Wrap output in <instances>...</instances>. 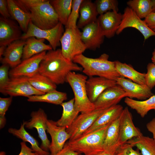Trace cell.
Masks as SVG:
<instances>
[{"instance_id": "6da1fadb", "label": "cell", "mask_w": 155, "mask_h": 155, "mask_svg": "<svg viewBox=\"0 0 155 155\" xmlns=\"http://www.w3.org/2000/svg\"><path fill=\"white\" fill-rule=\"evenodd\" d=\"M83 68L65 58L61 49L48 51L40 65L38 72L56 85L66 82L67 76L72 71H82Z\"/></svg>"}, {"instance_id": "7a4b0ae2", "label": "cell", "mask_w": 155, "mask_h": 155, "mask_svg": "<svg viewBox=\"0 0 155 155\" xmlns=\"http://www.w3.org/2000/svg\"><path fill=\"white\" fill-rule=\"evenodd\" d=\"M18 2L29 13L31 21L42 29H51L59 22L57 15L48 0H18Z\"/></svg>"}, {"instance_id": "3957f363", "label": "cell", "mask_w": 155, "mask_h": 155, "mask_svg": "<svg viewBox=\"0 0 155 155\" xmlns=\"http://www.w3.org/2000/svg\"><path fill=\"white\" fill-rule=\"evenodd\" d=\"M109 57L106 53L95 58L81 54L75 56L72 61L80 65L83 68L82 72L89 77L96 76L116 81L121 76L115 69V61L109 60Z\"/></svg>"}, {"instance_id": "277c9868", "label": "cell", "mask_w": 155, "mask_h": 155, "mask_svg": "<svg viewBox=\"0 0 155 155\" xmlns=\"http://www.w3.org/2000/svg\"><path fill=\"white\" fill-rule=\"evenodd\" d=\"M109 125L75 140L69 141L67 143L72 150L79 154L84 155L99 154L104 151L103 142Z\"/></svg>"}, {"instance_id": "5b68a950", "label": "cell", "mask_w": 155, "mask_h": 155, "mask_svg": "<svg viewBox=\"0 0 155 155\" xmlns=\"http://www.w3.org/2000/svg\"><path fill=\"white\" fill-rule=\"evenodd\" d=\"M87 79L86 75L74 71L69 73L66 78V82L69 84L73 92L75 108L81 113L95 110L94 103L90 101L87 93L86 84Z\"/></svg>"}, {"instance_id": "8992f818", "label": "cell", "mask_w": 155, "mask_h": 155, "mask_svg": "<svg viewBox=\"0 0 155 155\" xmlns=\"http://www.w3.org/2000/svg\"><path fill=\"white\" fill-rule=\"evenodd\" d=\"M60 42L62 55L70 61L87 49L82 39L81 32L77 27L65 28Z\"/></svg>"}, {"instance_id": "52a82bcc", "label": "cell", "mask_w": 155, "mask_h": 155, "mask_svg": "<svg viewBox=\"0 0 155 155\" xmlns=\"http://www.w3.org/2000/svg\"><path fill=\"white\" fill-rule=\"evenodd\" d=\"M63 25L59 22L54 28L44 30L37 27L30 21L26 32L23 34L20 39L26 40L29 38L35 37L47 40L53 50L60 45V40L65 30Z\"/></svg>"}, {"instance_id": "ba28073f", "label": "cell", "mask_w": 155, "mask_h": 155, "mask_svg": "<svg viewBox=\"0 0 155 155\" xmlns=\"http://www.w3.org/2000/svg\"><path fill=\"white\" fill-rule=\"evenodd\" d=\"M28 79L24 76L10 77L8 82L0 87V92L12 97L23 96L28 98L33 95L44 94L32 86Z\"/></svg>"}, {"instance_id": "9c48e42d", "label": "cell", "mask_w": 155, "mask_h": 155, "mask_svg": "<svg viewBox=\"0 0 155 155\" xmlns=\"http://www.w3.org/2000/svg\"><path fill=\"white\" fill-rule=\"evenodd\" d=\"M106 109H95L88 113H81L78 115L71 125L66 128V131L70 135L69 141L80 137Z\"/></svg>"}, {"instance_id": "30bf717a", "label": "cell", "mask_w": 155, "mask_h": 155, "mask_svg": "<svg viewBox=\"0 0 155 155\" xmlns=\"http://www.w3.org/2000/svg\"><path fill=\"white\" fill-rule=\"evenodd\" d=\"M128 27L138 30L143 35L145 40L151 36H155V32L148 26L144 21L139 18L132 9L127 7L124 10L121 22L116 34H119Z\"/></svg>"}, {"instance_id": "8fae6325", "label": "cell", "mask_w": 155, "mask_h": 155, "mask_svg": "<svg viewBox=\"0 0 155 155\" xmlns=\"http://www.w3.org/2000/svg\"><path fill=\"white\" fill-rule=\"evenodd\" d=\"M31 119L25 121V127L29 129H36L38 137L41 141L40 148L44 151L48 152L50 144L46 134L47 117L44 111L40 108L37 111L31 112Z\"/></svg>"}, {"instance_id": "7c38bea8", "label": "cell", "mask_w": 155, "mask_h": 155, "mask_svg": "<svg viewBox=\"0 0 155 155\" xmlns=\"http://www.w3.org/2000/svg\"><path fill=\"white\" fill-rule=\"evenodd\" d=\"M46 124L47 132L51 139L49 148L50 155H56L63 148L70 135L66 131V127L57 126L56 121L48 119Z\"/></svg>"}, {"instance_id": "4fadbf2b", "label": "cell", "mask_w": 155, "mask_h": 155, "mask_svg": "<svg viewBox=\"0 0 155 155\" xmlns=\"http://www.w3.org/2000/svg\"><path fill=\"white\" fill-rule=\"evenodd\" d=\"M119 131L120 145L133 138L143 135L140 129L134 125L131 113L127 107L123 108L119 117Z\"/></svg>"}, {"instance_id": "5bb4252c", "label": "cell", "mask_w": 155, "mask_h": 155, "mask_svg": "<svg viewBox=\"0 0 155 155\" xmlns=\"http://www.w3.org/2000/svg\"><path fill=\"white\" fill-rule=\"evenodd\" d=\"M46 51L23 60L18 65L9 71L10 77L24 76L30 78L38 72L40 65Z\"/></svg>"}, {"instance_id": "9a60e30c", "label": "cell", "mask_w": 155, "mask_h": 155, "mask_svg": "<svg viewBox=\"0 0 155 155\" xmlns=\"http://www.w3.org/2000/svg\"><path fill=\"white\" fill-rule=\"evenodd\" d=\"M127 94L122 88L117 84L104 90L93 103L95 109L104 110L117 104Z\"/></svg>"}, {"instance_id": "2e32d148", "label": "cell", "mask_w": 155, "mask_h": 155, "mask_svg": "<svg viewBox=\"0 0 155 155\" xmlns=\"http://www.w3.org/2000/svg\"><path fill=\"white\" fill-rule=\"evenodd\" d=\"M116 81L127 94V97L131 98L143 100L154 95L146 85L140 84L122 77L117 78Z\"/></svg>"}, {"instance_id": "e0dca14e", "label": "cell", "mask_w": 155, "mask_h": 155, "mask_svg": "<svg viewBox=\"0 0 155 155\" xmlns=\"http://www.w3.org/2000/svg\"><path fill=\"white\" fill-rule=\"evenodd\" d=\"M97 21L82 29L81 38L87 49L95 50L100 48L104 37Z\"/></svg>"}, {"instance_id": "ac0fdd59", "label": "cell", "mask_w": 155, "mask_h": 155, "mask_svg": "<svg viewBox=\"0 0 155 155\" xmlns=\"http://www.w3.org/2000/svg\"><path fill=\"white\" fill-rule=\"evenodd\" d=\"M19 26L10 18L0 17V46H7L22 35Z\"/></svg>"}, {"instance_id": "d6986e66", "label": "cell", "mask_w": 155, "mask_h": 155, "mask_svg": "<svg viewBox=\"0 0 155 155\" xmlns=\"http://www.w3.org/2000/svg\"><path fill=\"white\" fill-rule=\"evenodd\" d=\"M122 15L116 11H110L100 15L97 22L102 32L107 38L113 37L121 23Z\"/></svg>"}, {"instance_id": "ffe728a7", "label": "cell", "mask_w": 155, "mask_h": 155, "mask_svg": "<svg viewBox=\"0 0 155 155\" xmlns=\"http://www.w3.org/2000/svg\"><path fill=\"white\" fill-rule=\"evenodd\" d=\"M117 84L115 80L104 77H89L87 79L86 84L87 93L89 99L93 103L104 90Z\"/></svg>"}, {"instance_id": "44dd1931", "label": "cell", "mask_w": 155, "mask_h": 155, "mask_svg": "<svg viewBox=\"0 0 155 155\" xmlns=\"http://www.w3.org/2000/svg\"><path fill=\"white\" fill-rule=\"evenodd\" d=\"M26 40L19 39L8 45L2 58L0 59L3 64L8 65L11 68L16 67L22 62L23 49Z\"/></svg>"}, {"instance_id": "7402d4cb", "label": "cell", "mask_w": 155, "mask_h": 155, "mask_svg": "<svg viewBox=\"0 0 155 155\" xmlns=\"http://www.w3.org/2000/svg\"><path fill=\"white\" fill-rule=\"evenodd\" d=\"M123 109V106L118 104L106 109L97 118L92 125L81 136L109 125L119 118Z\"/></svg>"}, {"instance_id": "603a6c76", "label": "cell", "mask_w": 155, "mask_h": 155, "mask_svg": "<svg viewBox=\"0 0 155 155\" xmlns=\"http://www.w3.org/2000/svg\"><path fill=\"white\" fill-rule=\"evenodd\" d=\"M98 15L94 3L90 0H83L80 7L77 28L82 29L86 25L96 21Z\"/></svg>"}, {"instance_id": "cb8c5ba5", "label": "cell", "mask_w": 155, "mask_h": 155, "mask_svg": "<svg viewBox=\"0 0 155 155\" xmlns=\"http://www.w3.org/2000/svg\"><path fill=\"white\" fill-rule=\"evenodd\" d=\"M7 1L11 17L17 22L21 30L26 33L31 21L29 13L23 9L17 0H7Z\"/></svg>"}, {"instance_id": "d4e9b609", "label": "cell", "mask_w": 155, "mask_h": 155, "mask_svg": "<svg viewBox=\"0 0 155 155\" xmlns=\"http://www.w3.org/2000/svg\"><path fill=\"white\" fill-rule=\"evenodd\" d=\"M45 39L31 37L26 40L23 49L22 60L30 58L43 52L52 50L50 45L45 44Z\"/></svg>"}, {"instance_id": "484cf974", "label": "cell", "mask_w": 155, "mask_h": 155, "mask_svg": "<svg viewBox=\"0 0 155 155\" xmlns=\"http://www.w3.org/2000/svg\"><path fill=\"white\" fill-rule=\"evenodd\" d=\"M119 118L108 127L103 142L104 151H115L120 145L119 143Z\"/></svg>"}, {"instance_id": "4316f807", "label": "cell", "mask_w": 155, "mask_h": 155, "mask_svg": "<svg viewBox=\"0 0 155 155\" xmlns=\"http://www.w3.org/2000/svg\"><path fill=\"white\" fill-rule=\"evenodd\" d=\"M115 69L120 75L126 78L133 82L142 85H146L145 73L140 72L131 65L122 63L118 61H115Z\"/></svg>"}, {"instance_id": "83f0119b", "label": "cell", "mask_w": 155, "mask_h": 155, "mask_svg": "<svg viewBox=\"0 0 155 155\" xmlns=\"http://www.w3.org/2000/svg\"><path fill=\"white\" fill-rule=\"evenodd\" d=\"M25 121H23L18 129L12 128H9L8 132L22 140L23 142H28L31 145V148L33 151L39 155H50V153L42 150L39 146L37 140L30 135L24 128Z\"/></svg>"}, {"instance_id": "f1b7e54d", "label": "cell", "mask_w": 155, "mask_h": 155, "mask_svg": "<svg viewBox=\"0 0 155 155\" xmlns=\"http://www.w3.org/2000/svg\"><path fill=\"white\" fill-rule=\"evenodd\" d=\"M63 108L61 118L56 121L57 125L60 127H70L78 116L79 112L75 108L74 98L69 101L63 102L60 105Z\"/></svg>"}, {"instance_id": "f546056e", "label": "cell", "mask_w": 155, "mask_h": 155, "mask_svg": "<svg viewBox=\"0 0 155 155\" xmlns=\"http://www.w3.org/2000/svg\"><path fill=\"white\" fill-rule=\"evenodd\" d=\"M127 106L135 110L142 118L144 117L151 110L155 111V95L144 100H136L128 97L124 99Z\"/></svg>"}, {"instance_id": "4dcf8cb0", "label": "cell", "mask_w": 155, "mask_h": 155, "mask_svg": "<svg viewBox=\"0 0 155 155\" xmlns=\"http://www.w3.org/2000/svg\"><path fill=\"white\" fill-rule=\"evenodd\" d=\"M126 143L136 147L142 155H155V142L152 138L142 135L133 138Z\"/></svg>"}, {"instance_id": "1f68e13d", "label": "cell", "mask_w": 155, "mask_h": 155, "mask_svg": "<svg viewBox=\"0 0 155 155\" xmlns=\"http://www.w3.org/2000/svg\"><path fill=\"white\" fill-rule=\"evenodd\" d=\"M50 2L57 15L59 22L65 26L72 9L73 0H51Z\"/></svg>"}, {"instance_id": "d6a6232c", "label": "cell", "mask_w": 155, "mask_h": 155, "mask_svg": "<svg viewBox=\"0 0 155 155\" xmlns=\"http://www.w3.org/2000/svg\"><path fill=\"white\" fill-rule=\"evenodd\" d=\"M67 99L66 93L55 90L42 95L31 96L28 98L27 100L30 102H43L61 105Z\"/></svg>"}, {"instance_id": "836d02e7", "label": "cell", "mask_w": 155, "mask_h": 155, "mask_svg": "<svg viewBox=\"0 0 155 155\" xmlns=\"http://www.w3.org/2000/svg\"><path fill=\"white\" fill-rule=\"evenodd\" d=\"M28 80L33 87L44 94L56 90L57 85L38 72Z\"/></svg>"}, {"instance_id": "e575fe53", "label": "cell", "mask_w": 155, "mask_h": 155, "mask_svg": "<svg viewBox=\"0 0 155 155\" xmlns=\"http://www.w3.org/2000/svg\"><path fill=\"white\" fill-rule=\"evenodd\" d=\"M127 4L141 19L145 18L152 12L151 0H130Z\"/></svg>"}, {"instance_id": "d590c367", "label": "cell", "mask_w": 155, "mask_h": 155, "mask_svg": "<svg viewBox=\"0 0 155 155\" xmlns=\"http://www.w3.org/2000/svg\"><path fill=\"white\" fill-rule=\"evenodd\" d=\"M98 14L101 15L110 11L118 12V1L116 0H96L94 2Z\"/></svg>"}, {"instance_id": "8d00e7d4", "label": "cell", "mask_w": 155, "mask_h": 155, "mask_svg": "<svg viewBox=\"0 0 155 155\" xmlns=\"http://www.w3.org/2000/svg\"><path fill=\"white\" fill-rule=\"evenodd\" d=\"M83 0H73L72 9L66 25V28L77 27V20L79 17L80 5Z\"/></svg>"}, {"instance_id": "74e56055", "label": "cell", "mask_w": 155, "mask_h": 155, "mask_svg": "<svg viewBox=\"0 0 155 155\" xmlns=\"http://www.w3.org/2000/svg\"><path fill=\"white\" fill-rule=\"evenodd\" d=\"M147 69L145 77L146 84L152 90L155 86V64L148 63Z\"/></svg>"}, {"instance_id": "f35d334b", "label": "cell", "mask_w": 155, "mask_h": 155, "mask_svg": "<svg viewBox=\"0 0 155 155\" xmlns=\"http://www.w3.org/2000/svg\"><path fill=\"white\" fill-rule=\"evenodd\" d=\"M131 144L126 143L120 145L117 148L115 155H142L139 150H135Z\"/></svg>"}, {"instance_id": "ab89813d", "label": "cell", "mask_w": 155, "mask_h": 155, "mask_svg": "<svg viewBox=\"0 0 155 155\" xmlns=\"http://www.w3.org/2000/svg\"><path fill=\"white\" fill-rule=\"evenodd\" d=\"M10 66L6 64H3L0 67V87L6 84L9 81V70Z\"/></svg>"}, {"instance_id": "60d3db41", "label": "cell", "mask_w": 155, "mask_h": 155, "mask_svg": "<svg viewBox=\"0 0 155 155\" xmlns=\"http://www.w3.org/2000/svg\"><path fill=\"white\" fill-rule=\"evenodd\" d=\"M13 97H0V116H5L12 101Z\"/></svg>"}, {"instance_id": "b9f144b4", "label": "cell", "mask_w": 155, "mask_h": 155, "mask_svg": "<svg viewBox=\"0 0 155 155\" xmlns=\"http://www.w3.org/2000/svg\"><path fill=\"white\" fill-rule=\"evenodd\" d=\"M0 13L4 18H11L8 8L7 0H0Z\"/></svg>"}, {"instance_id": "7bdbcfd3", "label": "cell", "mask_w": 155, "mask_h": 155, "mask_svg": "<svg viewBox=\"0 0 155 155\" xmlns=\"http://www.w3.org/2000/svg\"><path fill=\"white\" fill-rule=\"evenodd\" d=\"M21 151L18 155H39L34 152L31 148L29 147L24 142L20 143Z\"/></svg>"}, {"instance_id": "ee69618b", "label": "cell", "mask_w": 155, "mask_h": 155, "mask_svg": "<svg viewBox=\"0 0 155 155\" xmlns=\"http://www.w3.org/2000/svg\"><path fill=\"white\" fill-rule=\"evenodd\" d=\"M144 20L150 28L155 29V13L151 12Z\"/></svg>"}, {"instance_id": "f6af8a7d", "label": "cell", "mask_w": 155, "mask_h": 155, "mask_svg": "<svg viewBox=\"0 0 155 155\" xmlns=\"http://www.w3.org/2000/svg\"><path fill=\"white\" fill-rule=\"evenodd\" d=\"M79 153L72 150L68 145L65 143L63 148L56 155H78Z\"/></svg>"}, {"instance_id": "bcb514c9", "label": "cell", "mask_w": 155, "mask_h": 155, "mask_svg": "<svg viewBox=\"0 0 155 155\" xmlns=\"http://www.w3.org/2000/svg\"><path fill=\"white\" fill-rule=\"evenodd\" d=\"M146 127L148 130L152 134V138L155 142V117L146 124Z\"/></svg>"}, {"instance_id": "7dc6e473", "label": "cell", "mask_w": 155, "mask_h": 155, "mask_svg": "<svg viewBox=\"0 0 155 155\" xmlns=\"http://www.w3.org/2000/svg\"><path fill=\"white\" fill-rule=\"evenodd\" d=\"M6 120L5 116H0V128L3 129L5 126Z\"/></svg>"}, {"instance_id": "c3c4849f", "label": "cell", "mask_w": 155, "mask_h": 155, "mask_svg": "<svg viewBox=\"0 0 155 155\" xmlns=\"http://www.w3.org/2000/svg\"><path fill=\"white\" fill-rule=\"evenodd\" d=\"M115 151H104L101 153L95 155H115Z\"/></svg>"}, {"instance_id": "681fc988", "label": "cell", "mask_w": 155, "mask_h": 155, "mask_svg": "<svg viewBox=\"0 0 155 155\" xmlns=\"http://www.w3.org/2000/svg\"><path fill=\"white\" fill-rule=\"evenodd\" d=\"M6 47L4 46H0V59L2 58Z\"/></svg>"}, {"instance_id": "f907efd6", "label": "cell", "mask_w": 155, "mask_h": 155, "mask_svg": "<svg viewBox=\"0 0 155 155\" xmlns=\"http://www.w3.org/2000/svg\"><path fill=\"white\" fill-rule=\"evenodd\" d=\"M152 11V12L155 13V0H151Z\"/></svg>"}, {"instance_id": "816d5d0a", "label": "cell", "mask_w": 155, "mask_h": 155, "mask_svg": "<svg viewBox=\"0 0 155 155\" xmlns=\"http://www.w3.org/2000/svg\"><path fill=\"white\" fill-rule=\"evenodd\" d=\"M152 63L155 64V49L152 53V57L151 58Z\"/></svg>"}, {"instance_id": "f5cc1de1", "label": "cell", "mask_w": 155, "mask_h": 155, "mask_svg": "<svg viewBox=\"0 0 155 155\" xmlns=\"http://www.w3.org/2000/svg\"><path fill=\"white\" fill-rule=\"evenodd\" d=\"M0 155H5V153L4 152H0Z\"/></svg>"}, {"instance_id": "db71d44e", "label": "cell", "mask_w": 155, "mask_h": 155, "mask_svg": "<svg viewBox=\"0 0 155 155\" xmlns=\"http://www.w3.org/2000/svg\"><path fill=\"white\" fill-rule=\"evenodd\" d=\"M153 30L155 32V29H154Z\"/></svg>"}, {"instance_id": "11a10c76", "label": "cell", "mask_w": 155, "mask_h": 155, "mask_svg": "<svg viewBox=\"0 0 155 155\" xmlns=\"http://www.w3.org/2000/svg\"><path fill=\"white\" fill-rule=\"evenodd\" d=\"M78 155H82L81 154H79Z\"/></svg>"}]
</instances>
